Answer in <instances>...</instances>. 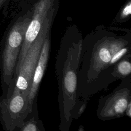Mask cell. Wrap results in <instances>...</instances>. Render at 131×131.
I'll return each instance as SVG.
<instances>
[{"label":"cell","instance_id":"cell-13","mask_svg":"<svg viewBox=\"0 0 131 131\" xmlns=\"http://www.w3.org/2000/svg\"><path fill=\"white\" fill-rule=\"evenodd\" d=\"M14 2L19 4L21 8L26 6H32L36 0H13Z\"/></svg>","mask_w":131,"mask_h":131},{"label":"cell","instance_id":"cell-2","mask_svg":"<svg viewBox=\"0 0 131 131\" xmlns=\"http://www.w3.org/2000/svg\"><path fill=\"white\" fill-rule=\"evenodd\" d=\"M59 7L51 11L47 16L36 38L32 43L16 74L13 77L8 89L16 88L28 97L33 73L37 63L43 42L49 31Z\"/></svg>","mask_w":131,"mask_h":131},{"label":"cell","instance_id":"cell-12","mask_svg":"<svg viewBox=\"0 0 131 131\" xmlns=\"http://www.w3.org/2000/svg\"><path fill=\"white\" fill-rule=\"evenodd\" d=\"M11 0H0V13L2 11L4 16L8 14V9Z\"/></svg>","mask_w":131,"mask_h":131},{"label":"cell","instance_id":"cell-10","mask_svg":"<svg viewBox=\"0 0 131 131\" xmlns=\"http://www.w3.org/2000/svg\"><path fill=\"white\" fill-rule=\"evenodd\" d=\"M37 122L34 119L28 120L26 122H25L23 126L19 129L21 131H38L41 129L38 128Z\"/></svg>","mask_w":131,"mask_h":131},{"label":"cell","instance_id":"cell-9","mask_svg":"<svg viewBox=\"0 0 131 131\" xmlns=\"http://www.w3.org/2000/svg\"><path fill=\"white\" fill-rule=\"evenodd\" d=\"M126 42L122 39H115L113 40H109L108 48L111 56L118 52L126 45Z\"/></svg>","mask_w":131,"mask_h":131},{"label":"cell","instance_id":"cell-15","mask_svg":"<svg viewBox=\"0 0 131 131\" xmlns=\"http://www.w3.org/2000/svg\"><path fill=\"white\" fill-rule=\"evenodd\" d=\"M84 108H85V104H83L82 106H81V107H80V108L79 111V115H80L83 112Z\"/></svg>","mask_w":131,"mask_h":131},{"label":"cell","instance_id":"cell-1","mask_svg":"<svg viewBox=\"0 0 131 131\" xmlns=\"http://www.w3.org/2000/svg\"><path fill=\"white\" fill-rule=\"evenodd\" d=\"M32 6L21 8L10 23L3 39L0 66L2 81L7 89L12 80L25 34L32 18Z\"/></svg>","mask_w":131,"mask_h":131},{"label":"cell","instance_id":"cell-4","mask_svg":"<svg viewBox=\"0 0 131 131\" xmlns=\"http://www.w3.org/2000/svg\"><path fill=\"white\" fill-rule=\"evenodd\" d=\"M130 102V90L126 88L120 89L112 94L102 103L98 110L99 116L102 119L119 118L124 115Z\"/></svg>","mask_w":131,"mask_h":131},{"label":"cell","instance_id":"cell-14","mask_svg":"<svg viewBox=\"0 0 131 131\" xmlns=\"http://www.w3.org/2000/svg\"><path fill=\"white\" fill-rule=\"evenodd\" d=\"M130 107H131V102H130L128 105H127V107L126 109V111H125V112L126 113V115L127 116H128L129 117H131V113H130V111H131V108H130Z\"/></svg>","mask_w":131,"mask_h":131},{"label":"cell","instance_id":"cell-5","mask_svg":"<svg viewBox=\"0 0 131 131\" xmlns=\"http://www.w3.org/2000/svg\"><path fill=\"white\" fill-rule=\"evenodd\" d=\"M50 50V41L49 34H47L43 42L37 63L35 67L29 89L27 100L29 108L32 112L34 99L37 94L39 84L43 77L48 63Z\"/></svg>","mask_w":131,"mask_h":131},{"label":"cell","instance_id":"cell-3","mask_svg":"<svg viewBox=\"0 0 131 131\" xmlns=\"http://www.w3.org/2000/svg\"><path fill=\"white\" fill-rule=\"evenodd\" d=\"M31 113L27 96L15 88L7 91L0 101V122L5 130L20 129Z\"/></svg>","mask_w":131,"mask_h":131},{"label":"cell","instance_id":"cell-8","mask_svg":"<svg viewBox=\"0 0 131 131\" xmlns=\"http://www.w3.org/2000/svg\"><path fill=\"white\" fill-rule=\"evenodd\" d=\"M118 74L122 77L129 75L131 72V64L129 60L124 59L119 62L116 67Z\"/></svg>","mask_w":131,"mask_h":131},{"label":"cell","instance_id":"cell-6","mask_svg":"<svg viewBox=\"0 0 131 131\" xmlns=\"http://www.w3.org/2000/svg\"><path fill=\"white\" fill-rule=\"evenodd\" d=\"M108 40H105L96 50L94 59V67L96 69L102 70L104 67L108 66L111 58V55L108 48Z\"/></svg>","mask_w":131,"mask_h":131},{"label":"cell","instance_id":"cell-7","mask_svg":"<svg viewBox=\"0 0 131 131\" xmlns=\"http://www.w3.org/2000/svg\"><path fill=\"white\" fill-rule=\"evenodd\" d=\"M131 15V0H126L118 13L116 19L118 22H124L130 18Z\"/></svg>","mask_w":131,"mask_h":131},{"label":"cell","instance_id":"cell-11","mask_svg":"<svg viewBox=\"0 0 131 131\" xmlns=\"http://www.w3.org/2000/svg\"><path fill=\"white\" fill-rule=\"evenodd\" d=\"M128 48L126 47H123L115 53L113 56H112L110 61L108 63V65L113 64L118 61L122 57H123L127 52Z\"/></svg>","mask_w":131,"mask_h":131}]
</instances>
